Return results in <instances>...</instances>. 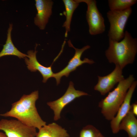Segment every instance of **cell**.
<instances>
[{"instance_id": "6da1fadb", "label": "cell", "mask_w": 137, "mask_h": 137, "mask_svg": "<svg viewBox=\"0 0 137 137\" xmlns=\"http://www.w3.org/2000/svg\"><path fill=\"white\" fill-rule=\"evenodd\" d=\"M38 98V91L28 95L24 94L19 100L12 104L10 110L0 115L15 118L29 126L39 129L46 125V122L41 118L36 106Z\"/></svg>"}, {"instance_id": "7a4b0ae2", "label": "cell", "mask_w": 137, "mask_h": 137, "mask_svg": "<svg viewBox=\"0 0 137 137\" xmlns=\"http://www.w3.org/2000/svg\"><path fill=\"white\" fill-rule=\"evenodd\" d=\"M109 47L105 52L109 62L123 69L134 62L137 52V40L127 31L123 39L117 42L109 40Z\"/></svg>"}, {"instance_id": "3957f363", "label": "cell", "mask_w": 137, "mask_h": 137, "mask_svg": "<svg viewBox=\"0 0 137 137\" xmlns=\"http://www.w3.org/2000/svg\"><path fill=\"white\" fill-rule=\"evenodd\" d=\"M134 80L133 75H129L119 82L116 87L99 102L98 106L106 119L111 121L115 116L124 100L127 90Z\"/></svg>"}, {"instance_id": "277c9868", "label": "cell", "mask_w": 137, "mask_h": 137, "mask_svg": "<svg viewBox=\"0 0 137 137\" xmlns=\"http://www.w3.org/2000/svg\"><path fill=\"white\" fill-rule=\"evenodd\" d=\"M132 11L131 7L123 11L110 10L107 12V16L110 24L108 34L109 40L119 42L123 38L125 27Z\"/></svg>"}, {"instance_id": "5b68a950", "label": "cell", "mask_w": 137, "mask_h": 137, "mask_svg": "<svg viewBox=\"0 0 137 137\" xmlns=\"http://www.w3.org/2000/svg\"><path fill=\"white\" fill-rule=\"evenodd\" d=\"M79 3L84 2L87 6L86 18L90 34L95 35L102 33L105 30L104 20L98 10L95 0H77Z\"/></svg>"}, {"instance_id": "8992f818", "label": "cell", "mask_w": 137, "mask_h": 137, "mask_svg": "<svg viewBox=\"0 0 137 137\" xmlns=\"http://www.w3.org/2000/svg\"><path fill=\"white\" fill-rule=\"evenodd\" d=\"M0 130L7 137H36V129L29 126L18 120L2 119Z\"/></svg>"}, {"instance_id": "52a82bcc", "label": "cell", "mask_w": 137, "mask_h": 137, "mask_svg": "<svg viewBox=\"0 0 137 137\" xmlns=\"http://www.w3.org/2000/svg\"><path fill=\"white\" fill-rule=\"evenodd\" d=\"M88 95L87 93L84 92L76 90L74 87L73 83L70 81L66 91L62 97L56 100L47 103L54 111V120L57 121L60 118L62 110L68 104L77 98Z\"/></svg>"}, {"instance_id": "ba28073f", "label": "cell", "mask_w": 137, "mask_h": 137, "mask_svg": "<svg viewBox=\"0 0 137 137\" xmlns=\"http://www.w3.org/2000/svg\"><path fill=\"white\" fill-rule=\"evenodd\" d=\"M67 42L69 47L73 48L75 49V54L73 57L70 60L67 65L64 68L59 72L54 73L52 77L56 79L57 85L60 83L62 77L64 76L68 77L70 73L75 70L77 67L83 64L87 63L92 64L95 62L93 60L87 58H84L83 60L81 59L83 53L90 48L89 45H87L81 49H78L73 46L70 40H69Z\"/></svg>"}, {"instance_id": "9c48e42d", "label": "cell", "mask_w": 137, "mask_h": 137, "mask_svg": "<svg viewBox=\"0 0 137 137\" xmlns=\"http://www.w3.org/2000/svg\"><path fill=\"white\" fill-rule=\"evenodd\" d=\"M98 82L94 86V89L103 95L109 92L115 84L125 79L122 69L117 65L109 74L104 76H98Z\"/></svg>"}, {"instance_id": "30bf717a", "label": "cell", "mask_w": 137, "mask_h": 137, "mask_svg": "<svg viewBox=\"0 0 137 137\" xmlns=\"http://www.w3.org/2000/svg\"><path fill=\"white\" fill-rule=\"evenodd\" d=\"M137 84V81H134L128 90L124 100L116 115L111 121V127L114 134L117 133L119 131V126L121 121L130 110L131 99Z\"/></svg>"}, {"instance_id": "8fae6325", "label": "cell", "mask_w": 137, "mask_h": 137, "mask_svg": "<svg viewBox=\"0 0 137 137\" xmlns=\"http://www.w3.org/2000/svg\"><path fill=\"white\" fill-rule=\"evenodd\" d=\"M36 44L34 51L32 50H28L27 52V58H25V61L28 69L32 72L39 71L43 77L42 82L45 83L50 78L52 77L53 73L52 69V64L49 66L46 67L43 66L38 61L36 58Z\"/></svg>"}, {"instance_id": "7c38bea8", "label": "cell", "mask_w": 137, "mask_h": 137, "mask_svg": "<svg viewBox=\"0 0 137 137\" xmlns=\"http://www.w3.org/2000/svg\"><path fill=\"white\" fill-rule=\"evenodd\" d=\"M35 6L37 13L34 23L41 30H44L52 14L53 2L50 0H36Z\"/></svg>"}, {"instance_id": "4fadbf2b", "label": "cell", "mask_w": 137, "mask_h": 137, "mask_svg": "<svg viewBox=\"0 0 137 137\" xmlns=\"http://www.w3.org/2000/svg\"><path fill=\"white\" fill-rule=\"evenodd\" d=\"M36 137H69L67 131L53 123L43 126L39 129Z\"/></svg>"}, {"instance_id": "5bb4252c", "label": "cell", "mask_w": 137, "mask_h": 137, "mask_svg": "<svg viewBox=\"0 0 137 137\" xmlns=\"http://www.w3.org/2000/svg\"><path fill=\"white\" fill-rule=\"evenodd\" d=\"M12 24L10 23L7 30V38L5 44L3 45V49L0 52V58L7 55H14L19 58H25L27 55L19 51L13 44L11 39V32L12 29Z\"/></svg>"}, {"instance_id": "9a60e30c", "label": "cell", "mask_w": 137, "mask_h": 137, "mask_svg": "<svg viewBox=\"0 0 137 137\" xmlns=\"http://www.w3.org/2000/svg\"><path fill=\"white\" fill-rule=\"evenodd\" d=\"M119 129L126 132L128 137H137V120L130 110L121 121Z\"/></svg>"}, {"instance_id": "2e32d148", "label": "cell", "mask_w": 137, "mask_h": 137, "mask_svg": "<svg viewBox=\"0 0 137 137\" xmlns=\"http://www.w3.org/2000/svg\"><path fill=\"white\" fill-rule=\"evenodd\" d=\"M63 1L65 8L64 14L66 16V20L62 27L65 28V36L66 37L70 30V25L73 13L79 3L77 0H63Z\"/></svg>"}, {"instance_id": "e0dca14e", "label": "cell", "mask_w": 137, "mask_h": 137, "mask_svg": "<svg viewBox=\"0 0 137 137\" xmlns=\"http://www.w3.org/2000/svg\"><path fill=\"white\" fill-rule=\"evenodd\" d=\"M136 0H109L108 1L110 10L123 11L126 10L136 3Z\"/></svg>"}, {"instance_id": "ac0fdd59", "label": "cell", "mask_w": 137, "mask_h": 137, "mask_svg": "<svg viewBox=\"0 0 137 137\" xmlns=\"http://www.w3.org/2000/svg\"><path fill=\"white\" fill-rule=\"evenodd\" d=\"M79 137H105L99 130L94 126L88 125L84 127L80 132Z\"/></svg>"}, {"instance_id": "d6986e66", "label": "cell", "mask_w": 137, "mask_h": 137, "mask_svg": "<svg viewBox=\"0 0 137 137\" xmlns=\"http://www.w3.org/2000/svg\"><path fill=\"white\" fill-rule=\"evenodd\" d=\"M130 110L135 116L137 115V104L136 102L131 105Z\"/></svg>"}, {"instance_id": "ffe728a7", "label": "cell", "mask_w": 137, "mask_h": 137, "mask_svg": "<svg viewBox=\"0 0 137 137\" xmlns=\"http://www.w3.org/2000/svg\"><path fill=\"white\" fill-rule=\"evenodd\" d=\"M0 137H7L5 133L0 132Z\"/></svg>"}]
</instances>
